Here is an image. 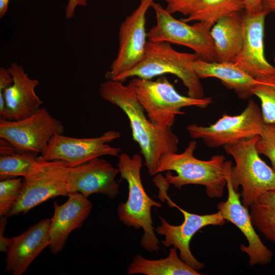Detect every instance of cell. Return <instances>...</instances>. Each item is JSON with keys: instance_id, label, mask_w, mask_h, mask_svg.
<instances>
[{"instance_id": "cell-17", "label": "cell", "mask_w": 275, "mask_h": 275, "mask_svg": "<svg viewBox=\"0 0 275 275\" xmlns=\"http://www.w3.org/2000/svg\"><path fill=\"white\" fill-rule=\"evenodd\" d=\"M51 219H41L20 235L9 238L6 271L22 275L43 250L49 246Z\"/></svg>"}, {"instance_id": "cell-12", "label": "cell", "mask_w": 275, "mask_h": 275, "mask_svg": "<svg viewBox=\"0 0 275 275\" xmlns=\"http://www.w3.org/2000/svg\"><path fill=\"white\" fill-rule=\"evenodd\" d=\"M154 0H140L133 12L121 23L119 31V49L105 77L114 80L129 70L142 60L147 44L146 16Z\"/></svg>"}, {"instance_id": "cell-24", "label": "cell", "mask_w": 275, "mask_h": 275, "mask_svg": "<svg viewBox=\"0 0 275 275\" xmlns=\"http://www.w3.org/2000/svg\"><path fill=\"white\" fill-rule=\"evenodd\" d=\"M245 10L244 0H201L189 15L181 20L186 23L202 21L213 25L224 17Z\"/></svg>"}, {"instance_id": "cell-22", "label": "cell", "mask_w": 275, "mask_h": 275, "mask_svg": "<svg viewBox=\"0 0 275 275\" xmlns=\"http://www.w3.org/2000/svg\"><path fill=\"white\" fill-rule=\"evenodd\" d=\"M172 248L168 256L163 259L149 260L138 254L133 258L127 268L128 274L142 273L146 275H200L199 271L183 261Z\"/></svg>"}, {"instance_id": "cell-25", "label": "cell", "mask_w": 275, "mask_h": 275, "mask_svg": "<svg viewBox=\"0 0 275 275\" xmlns=\"http://www.w3.org/2000/svg\"><path fill=\"white\" fill-rule=\"evenodd\" d=\"M250 207L255 228L268 240L275 243V190L261 194Z\"/></svg>"}, {"instance_id": "cell-5", "label": "cell", "mask_w": 275, "mask_h": 275, "mask_svg": "<svg viewBox=\"0 0 275 275\" xmlns=\"http://www.w3.org/2000/svg\"><path fill=\"white\" fill-rule=\"evenodd\" d=\"M127 86L134 92L149 119L159 126L172 127L176 116L184 114L181 110L183 107L204 108L212 102L209 97L195 98L181 95L164 76L155 80L134 77Z\"/></svg>"}, {"instance_id": "cell-2", "label": "cell", "mask_w": 275, "mask_h": 275, "mask_svg": "<svg viewBox=\"0 0 275 275\" xmlns=\"http://www.w3.org/2000/svg\"><path fill=\"white\" fill-rule=\"evenodd\" d=\"M196 148L197 142L193 140L183 152H171L163 155L157 174L168 171L165 178L176 188L188 184L201 185L205 187L206 194L210 198L222 197L227 184L225 157L217 154L208 160H200L194 155Z\"/></svg>"}, {"instance_id": "cell-30", "label": "cell", "mask_w": 275, "mask_h": 275, "mask_svg": "<svg viewBox=\"0 0 275 275\" xmlns=\"http://www.w3.org/2000/svg\"><path fill=\"white\" fill-rule=\"evenodd\" d=\"M13 77L8 69L4 67L0 68V93L10 86L13 83Z\"/></svg>"}, {"instance_id": "cell-18", "label": "cell", "mask_w": 275, "mask_h": 275, "mask_svg": "<svg viewBox=\"0 0 275 275\" xmlns=\"http://www.w3.org/2000/svg\"><path fill=\"white\" fill-rule=\"evenodd\" d=\"M64 203L54 202V212L49 229L48 248L54 255L64 248L69 234L80 228L89 217L92 204L88 198L78 192L70 193Z\"/></svg>"}, {"instance_id": "cell-3", "label": "cell", "mask_w": 275, "mask_h": 275, "mask_svg": "<svg viewBox=\"0 0 275 275\" xmlns=\"http://www.w3.org/2000/svg\"><path fill=\"white\" fill-rule=\"evenodd\" d=\"M198 59L195 53L177 51L169 42L148 40L140 62L114 80L123 82L130 77L151 79L164 74H172L180 79L187 89L188 96L203 98V87L194 68Z\"/></svg>"}, {"instance_id": "cell-19", "label": "cell", "mask_w": 275, "mask_h": 275, "mask_svg": "<svg viewBox=\"0 0 275 275\" xmlns=\"http://www.w3.org/2000/svg\"><path fill=\"white\" fill-rule=\"evenodd\" d=\"M8 68L13 81L0 96L5 100L6 120H18L29 117L41 107L43 102L35 91L39 82L30 78L23 66L16 62L11 63Z\"/></svg>"}, {"instance_id": "cell-16", "label": "cell", "mask_w": 275, "mask_h": 275, "mask_svg": "<svg viewBox=\"0 0 275 275\" xmlns=\"http://www.w3.org/2000/svg\"><path fill=\"white\" fill-rule=\"evenodd\" d=\"M119 173L118 169L101 157L69 167L67 178L69 191L78 192L87 198L92 194H100L114 198L119 193V185L115 179Z\"/></svg>"}, {"instance_id": "cell-11", "label": "cell", "mask_w": 275, "mask_h": 275, "mask_svg": "<svg viewBox=\"0 0 275 275\" xmlns=\"http://www.w3.org/2000/svg\"><path fill=\"white\" fill-rule=\"evenodd\" d=\"M120 132L108 130L94 138H77L55 134L40 156L46 161L61 160L70 167L86 163L95 158L109 155L119 156L122 150L108 143L119 139Z\"/></svg>"}, {"instance_id": "cell-28", "label": "cell", "mask_w": 275, "mask_h": 275, "mask_svg": "<svg viewBox=\"0 0 275 275\" xmlns=\"http://www.w3.org/2000/svg\"><path fill=\"white\" fill-rule=\"evenodd\" d=\"M259 154L266 156L275 172V123H264L256 144Z\"/></svg>"}, {"instance_id": "cell-1", "label": "cell", "mask_w": 275, "mask_h": 275, "mask_svg": "<svg viewBox=\"0 0 275 275\" xmlns=\"http://www.w3.org/2000/svg\"><path fill=\"white\" fill-rule=\"evenodd\" d=\"M99 92L103 100L118 106L126 114L132 138L140 148L149 175L157 174L161 157L178 151L179 139L172 127L153 123L146 116L134 92L122 82L107 80L100 85Z\"/></svg>"}, {"instance_id": "cell-8", "label": "cell", "mask_w": 275, "mask_h": 275, "mask_svg": "<svg viewBox=\"0 0 275 275\" xmlns=\"http://www.w3.org/2000/svg\"><path fill=\"white\" fill-rule=\"evenodd\" d=\"M264 125L261 109L254 100H250L238 115L223 114L209 126L196 124L187 130L194 139H202L209 147L217 148L260 135Z\"/></svg>"}, {"instance_id": "cell-4", "label": "cell", "mask_w": 275, "mask_h": 275, "mask_svg": "<svg viewBox=\"0 0 275 275\" xmlns=\"http://www.w3.org/2000/svg\"><path fill=\"white\" fill-rule=\"evenodd\" d=\"M119 158L117 165L121 178L126 181L128 187L127 201L120 203L117 207L119 218L128 227L142 228L144 234L141 245L148 251L158 252L159 242L153 227L151 208H160L161 204L150 198L144 188L141 177L142 157L139 154L130 157L123 153Z\"/></svg>"}, {"instance_id": "cell-31", "label": "cell", "mask_w": 275, "mask_h": 275, "mask_svg": "<svg viewBox=\"0 0 275 275\" xmlns=\"http://www.w3.org/2000/svg\"><path fill=\"white\" fill-rule=\"evenodd\" d=\"M245 11L249 15H255L263 10V0H244Z\"/></svg>"}, {"instance_id": "cell-20", "label": "cell", "mask_w": 275, "mask_h": 275, "mask_svg": "<svg viewBox=\"0 0 275 275\" xmlns=\"http://www.w3.org/2000/svg\"><path fill=\"white\" fill-rule=\"evenodd\" d=\"M243 12L224 17L212 26L216 62H233L240 52L244 39Z\"/></svg>"}, {"instance_id": "cell-34", "label": "cell", "mask_w": 275, "mask_h": 275, "mask_svg": "<svg viewBox=\"0 0 275 275\" xmlns=\"http://www.w3.org/2000/svg\"><path fill=\"white\" fill-rule=\"evenodd\" d=\"M263 8L269 13L275 12V0H263Z\"/></svg>"}, {"instance_id": "cell-10", "label": "cell", "mask_w": 275, "mask_h": 275, "mask_svg": "<svg viewBox=\"0 0 275 275\" xmlns=\"http://www.w3.org/2000/svg\"><path fill=\"white\" fill-rule=\"evenodd\" d=\"M69 166L61 160L46 161L42 159L36 170L23 178V188L19 198L7 217L26 213L43 202L58 196L70 194L68 182Z\"/></svg>"}, {"instance_id": "cell-9", "label": "cell", "mask_w": 275, "mask_h": 275, "mask_svg": "<svg viewBox=\"0 0 275 275\" xmlns=\"http://www.w3.org/2000/svg\"><path fill=\"white\" fill-rule=\"evenodd\" d=\"M65 127L45 107L18 120L0 119V138L21 152L41 154L52 137L62 134Z\"/></svg>"}, {"instance_id": "cell-32", "label": "cell", "mask_w": 275, "mask_h": 275, "mask_svg": "<svg viewBox=\"0 0 275 275\" xmlns=\"http://www.w3.org/2000/svg\"><path fill=\"white\" fill-rule=\"evenodd\" d=\"M88 0H68L65 8V17L70 19L73 17L75 10L78 6H85Z\"/></svg>"}, {"instance_id": "cell-29", "label": "cell", "mask_w": 275, "mask_h": 275, "mask_svg": "<svg viewBox=\"0 0 275 275\" xmlns=\"http://www.w3.org/2000/svg\"><path fill=\"white\" fill-rule=\"evenodd\" d=\"M166 10L171 14L180 13L188 16L201 0H165Z\"/></svg>"}, {"instance_id": "cell-33", "label": "cell", "mask_w": 275, "mask_h": 275, "mask_svg": "<svg viewBox=\"0 0 275 275\" xmlns=\"http://www.w3.org/2000/svg\"><path fill=\"white\" fill-rule=\"evenodd\" d=\"M7 219L6 216H1L0 219V251L2 252L6 253L9 238L5 237L4 233L6 229V226L7 225Z\"/></svg>"}, {"instance_id": "cell-21", "label": "cell", "mask_w": 275, "mask_h": 275, "mask_svg": "<svg viewBox=\"0 0 275 275\" xmlns=\"http://www.w3.org/2000/svg\"><path fill=\"white\" fill-rule=\"evenodd\" d=\"M194 68L200 78L219 79L223 85L233 90L241 99H246L252 96L253 88L260 82L250 76L233 62H207L198 59L195 62Z\"/></svg>"}, {"instance_id": "cell-35", "label": "cell", "mask_w": 275, "mask_h": 275, "mask_svg": "<svg viewBox=\"0 0 275 275\" xmlns=\"http://www.w3.org/2000/svg\"><path fill=\"white\" fill-rule=\"evenodd\" d=\"M10 0H0V18H2L6 14Z\"/></svg>"}, {"instance_id": "cell-27", "label": "cell", "mask_w": 275, "mask_h": 275, "mask_svg": "<svg viewBox=\"0 0 275 275\" xmlns=\"http://www.w3.org/2000/svg\"><path fill=\"white\" fill-rule=\"evenodd\" d=\"M252 94L261 101L264 123H275V82L260 81L253 88Z\"/></svg>"}, {"instance_id": "cell-26", "label": "cell", "mask_w": 275, "mask_h": 275, "mask_svg": "<svg viewBox=\"0 0 275 275\" xmlns=\"http://www.w3.org/2000/svg\"><path fill=\"white\" fill-rule=\"evenodd\" d=\"M23 178H11L0 181V216H6L19 198Z\"/></svg>"}, {"instance_id": "cell-14", "label": "cell", "mask_w": 275, "mask_h": 275, "mask_svg": "<svg viewBox=\"0 0 275 275\" xmlns=\"http://www.w3.org/2000/svg\"><path fill=\"white\" fill-rule=\"evenodd\" d=\"M268 14L264 10L253 15L243 12V42L233 63L258 81L275 82V66L264 54L265 19Z\"/></svg>"}, {"instance_id": "cell-15", "label": "cell", "mask_w": 275, "mask_h": 275, "mask_svg": "<svg viewBox=\"0 0 275 275\" xmlns=\"http://www.w3.org/2000/svg\"><path fill=\"white\" fill-rule=\"evenodd\" d=\"M168 204L178 208L183 214V222L179 225H173L159 216L161 225L155 229L156 232L164 237L162 244L169 248L172 245L179 251L181 260L194 269L199 270L204 268L205 264L198 261L193 255L189 244L192 237L200 229L209 226H223L226 220L222 213L200 215L189 213L179 207L167 197Z\"/></svg>"}, {"instance_id": "cell-7", "label": "cell", "mask_w": 275, "mask_h": 275, "mask_svg": "<svg viewBox=\"0 0 275 275\" xmlns=\"http://www.w3.org/2000/svg\"><path fill=\"white\" fill-rule=\"evenodd\" d=\"M156 24L147 32L148 40L164 41L191 49L198 58L207 62H215V53L210 30L213 25L197 21L188 24L174 17L159 3L153 2Z\"/></svg>"}, {"instance_id": "cell-13", "label": "cell", "mask_w": 275, "mask_h": 275, "mask_svg": "<svg viewBox=\"0 0 275 275\" xmlns=\"http://www.w3.org/2000/svg\"><path fill=\"white\" fill-rule=\"evenodd\" d=\"M232 167L231 161H226L225 174L228 197L226 201L218 204L217 208L224 218L235 225L245 237L248 245L241 244L240 249L249 257V265H267L272 261L273 253L262 242L255 231L248 208L243 205L240 200L241 195L232 185L230 177Z\"/></svg>"}, {"instance_id": "cell-6", "label": "cell", "mask_w": 275, "mask_h": 275, "mask_svg": "<svg viewBox=\"0 0 275 275\" xmlns=\"http://www.w3.org/2000/svg\"><path fill=\"white\" fill-rule=\"evenodd\" d=\"M259 136L223 147L235 162L230 172L232 185L237 191L241 186V202L248 208L261 194L275 190V172L261 159L256 148Z\"/></svg>"}, {"instance_id": "cell-23", "label": "cell", "mask_w": 275, "mask_h": 275, "mask_svg": "<svg viewBox=\"0 0 275 275\" xmlns=\"http://www.w3.org/2000/svg\"><path fill=\"white\" fill-rule=\"evenodd\" d=\"M42 160L40 154L19 151L1 139V180L16 177L25 178L36 170Z\"/></svg>"}]
</instances>
